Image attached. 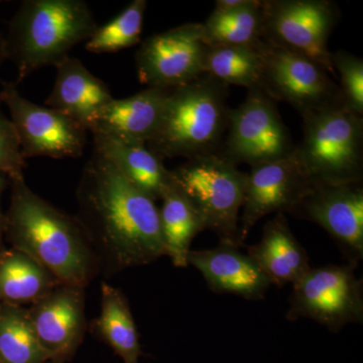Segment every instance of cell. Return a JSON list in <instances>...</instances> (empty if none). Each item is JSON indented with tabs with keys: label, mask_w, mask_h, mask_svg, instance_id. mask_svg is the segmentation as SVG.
Returning a JSON list of instances; mask_svg holds the SVG:
<instances>
[{
	"label": "cell",
	"mask_w": 363,
	"mask_h": 363,
	"mask_svg": "<svg viewBox=\"0 0 363 363\" xmlns=\"http://www.w3.org/2000/svg\"><path fill=\"white\" fill-rule=\"evenodd\" d=\"M76 197V218L104 277L166 255L156 202L95 150L83 169Z\"/></svg>",
	"instance_id": "1"
},
{
	"label": "cell",
	"mask_w": 363,
	"mask_h": 363,
	"mask_svg": "<svg viewBox=\"0 0 363 363\" xmlns=\"http://www.w3.org/2000/svg\"><path fill=\"white\" fill-rule=\"evenodd\" d=\"M171 89L145 88L133 96L113 99L88 124V133L147 145L161 123Z\"/></svg>",
	"instance_id": "16"
},
{
	"label": "cell",
	"mask_w": 363,
	"mask_h": 363,
	"mask_svg": "<svg viewBox=\"0 0 363 363\" xmlns=\"http://www.w3.org/2000/svg\"><path fill=\"white\" fill-rule=\"evenodd\" d=\"M262 40L255 45H207L204 74L227 86L259 87L264 56Z\"/></svg>",
	"instance_id": "25"
},
{
	"label": "cell",
	"mask_w": 363,
	"mask_h": 363,
	"mask_svg": "<svg viewBox=\"0 0 363 363\" xmlns=\"http://www.w3.org/2000/svg\"><path fill=\"white\" fill-rule=\"evenodd\" d=\"M262 0H216L202 23L207 45H255L262 40Z\"/></svg>",
	"instance_id": "21"
},
{
	"label": "cell",
	"mask_w": 363,
	"mask_h": 363,
	"mask_svg": "<svg viewBox=\"0 0 363 363\" xmlns=\"http://www.w3.org/2000/svg\"><path fill=\"white\" fill-rule=\"evenodd\" d=\"M162 201V207L159 208L160 220L166 255L174 266L188 267L191 243L197 234L206 230L204 222L177 182Z\"/></svg>",
	"instance_id": "24"
},
{
	"label": "cell",
	"mask_w": 363,
	"mask_h": 363,
	"mask_svg": "<svg viewBox=\"0 0 363 363\" xmlns=\"http://www.w3.org/2000/svg\"><path fill=\"white\" fill-rule=\"evenodd\" d=\"M207 45L202 23H190L157 33L135 54L138 78L147 88L175 89L204 75Z\"/></svg>",
	"instance_id": "12"
},
{
	"label": "cell",
	"mask_w": 363,
	"mask_h": 363,
	"mask_svg": "<svg viewBox=\"0 0 363 363\" xmlns=\"http://www.w3.org/2000/svg\"><path fill=\"white\" fill-rule=\"evenodd\" d=\"M0 100V171L7 176L23 175L26 160L21 155L20 142L11 118L2 111Z\"/></svg>",
	"instance_id": "29"
},
{
	"label": "cell",
	"mask_w": 363,
	"mask_h": 363,
	"mask_svg": "<svg viewBox=\"0 0 363 363\" xmlns=\"http://www.w3.org/2000/svg\"><path fill=\"white\" fill-rule=\"evenodd\" d=\"M228 96L229 86L207 74L171 89L147 147L162 160L218 154L228 126Z\"/></svg>",
	"instance_id": "4"
},
{
	"label": "cell",
	"mask_w": 363,
	"mask_h": 363,
	"mask_svg": "<svg viewBox=\"0 0 363 363\" xmlns=\"http://www.w3.org/2000/svg\"><path fill=\"white\" fill-rule=\"evenodd\" d=\"M48 363H52V362H48Z\"/></svg>",
	"instance_id": "33"
},
{
	"label": "cell",
	"mask_w": 363,
	"mask_h": 363,
	"mask_svg": "<svg viewBox=\"0 0 363 363\" xmlns=\"http://www.w3.org/2000/svg\"><path fill=\"white\" fill-rule=\"evenodd\" d=\"M331 64L340 79L341 95L346 106L363 116V61L345 51L331 52Z\"/></svg>",
	"instance_id": "28"
},
{
	"label": "cell",
	"mask_w": 363,
	"mask_h": 363,
	"mask_svg": "<svg viewBox=\"0 0 363 363\" xmlns=\"http://www.w3.org/2000/svg\"><path fill=\"white\" fill-rule=\"evenodd\" d=\"M145 0H135L117 18L104 26H98L86 42L85 49L93 54L116 52L140 43Z\"/></svg>",
	"instance_id": "27"
},
{
	"label": "cell",
	"mask_w": 363,
	"mask_h": 363,
	"mask_svg": "<svg viewBox=\"0 0 363 363\" xmlns=\"http://www.w3.org/2000/svg\"><path fill=\"white\" fill-rule=\"evenodd\" d=\"M55 68L56 81L45 104L71 117L87 130L93 117L113 101L108 86L74 57H67Z\"/></svg>",
	"instance_id": "18"
},
{
	"label": "cell",
	"mask_w": 363,
	"mask_h": 363,
	"mask_svg": "<svg viewBox=\"0 0 363 363\" xmlns=\"http://www.w3.org/2000/svg\"><path fill=\"white\" fill-rule=\"evenodd\" d=\"M61 283L30 255L21 250L4 252L0 259V303L32 305Z\"/></svg>",
	"instance_id": "22"
},
{
	"label": "cell",
	"mask_w": 363,
	"mask_h": 363,
	"mask_svg": "<svg viewBox=\"0 0 363 363\" xmlns=\"http://www.w3.org/2000/svg\"><path fill=\"white\" fill-rule=\"evenodd\" d=\"M93 330L123 363H138L142 347L128 298L106 281L101 284V312L93 322Z\"/></svg>",
	"instance_id": "23"
},
{
	"label": "cell",
	"mask_w": 363,
	"mask_h": 363,
	"mask_svg": "<svg viewBox=\"0 0 363 363\" xmlns=\"http://www.w3.org/2000/svg\"><path fill=\"white\" fill-rule=\"evenodd\" d=\"M292 215L324 228L347 257L348 264L357 267L363 257L362 182L314 186Z\"/></svg>",
	"instance_id": "14"
},
{
	"label": "cell",
	"mask_w": 363,
	"mask_h": 363,
	"mask_svg": "<svg viewBox=\"0 0 363 363\" xmlns=\"http://www.w3.org/2000/svg\"><path fill=\"white\" fill-rule=\"evenodd\" d=\"M4 252H6V248H4V243H2V238L0 236V259H1Z\"/></svg>",
	"instance_id": "32"
},
{
	"label": "cell",
	"mask_w": 363,
	"mask_h": 363,
	"mask_svg": "<svg viewBox=\"0 0 363 363\" xmlns=\"http://www.w3.org/2000/svg\"><path fill=\"white\" fill-rule=\"evenodd\" d=\"M262 49L264 66L259 87L274 101L290 104L301 116L344 102L339 86L312 60L264 40Z\"/></svg>",
	"instance_id": "11"
},
{
	"label": "cell",
	"mask_w": 363,
	"mask_h": 363,
	"mask_svg": "<svg viewBox=\"0 0 363 363\" xmlns=\"http://www.w3.org/2000/svg\"><path fill=\"white\" fill-rule=\"evenodd\" d=\"M205 229L216 234L220 245L242 247L240 211L245 201L248 173L218 154L187 160L172 171Z\"/></svg>",
	"instance_id": "6"
},
{
	"label": "cell",
	"mask_w": 363,
	"mask_h": 363,
	"mask_svg": "<svg viewBox=\"0 0 363 363\" xmlns=\"http://www.w3.org/2000/svg\"><path fill=\"white\" fill-rule=\"evenodd\" d=\"M302 118L304 136L296 154L313 184L362 182V116L340 102Z\"/></svg>",
	"instance_id": "5"
},
{
	"label": "cell",
	"mask_w": 363,
	"mask_h": 363,
	"mask_svg": "<svg viewBox=\"0 0 363 363\" xmlns=\"http://www.w3.org/2000/svg\"><path fill=\"white\" fill-rule=\"evenodd\" d=\"M98 26L83 0H25L9 23L7 59L23 82L35 71L56 67L75 45L87 42Z\"/></svg>",
	"instance_id": "3"
},
{
	"label": "cell",
	"mask_w": 363,
	"mask_h": 363,
	"mask_svg": "<svg viewBox=\"0 0 363 363\" xmlns=\"http://www.w3.org/2000/svg\"><path fill=\"white\" fill-rule=\"evenodd\" d=\"M0 100L11 113L23 159H78L82 156L88 130L77 121L26 99L14 83H2Z\"/></svg>",
	"instance_id": "10"
},
{
	"label": "cell",
	"mask_w": 363,
	"mask_h": 363,
	"mask_svg": "<svg viewBox=\"0 0 363 363\" xmlns=\"http://www.w3.org/2000/svg\"><path fill=\"white\" fill-rule=\"evenodd\" d=\"M7 59L6 43H4V38L0 35V66L2 65L4 61Z\"/></svg>",
	"instance_id": "31"
},
{
	"label": "cell",
	"mask_w": 363,
	"mask_h": 363,
	"mask_svg": "<svg viewBox=\"0 0 363 363\" xmlns=\"http://www.w3.org/2000/svg\"><path fill=\"white\" fill-rule=\"evenodd\" d=\"M7 181H9V176L0 171V197L6 187ZM4 224H6V214L2 213L1 206H0V236L1 238L4 233Z\"/></svg>",
	"instance_id": "30"
},
{
	"label": "cell",
	"mask_w": 363,
	"mask_h": 363,
	"mask_svg": "<svg viewBox=\"0 0 363 363\" xmlns=\"http://www.w3.org/2000/svg\"><path fill=\"white\" fill-rule=\"evenodd\" d=\"M188 266L204 277L212 292L230 294L245 300H262L271 286L259 267L238 248L219 245L213 250H190Z\"/></svg>",
	"instance_id": "17"
},
{
	"label": "cell",
	"mask_w": 363,
	"mask_h": 363,
	"mask_svg": "<svg viewBox=\"0 0 363 363\" xmlns=\"http://www.w3.org/2000/svg\"><path fill=\"white\" fill-rule=\"evenodd\" d=\"M226 133L218 155L236 167L279 161L297 147L274 100L260 87L248 90L245 101L229 109Z\"/></svg>",
	"instance_id": "8"
},
{
	"label": "cell",
	"mask_w": 363,
	"mask_h": 363,
	"mask_svg": "<svg viewBox=\"0 0 363 363\" xmlns=\"http://www.w3.org/2000/svg\"><path fill=\"white\" fill-rule=\"evenodd\" d=\"M314 186L296 150L286 159L250 168L240 219L242 242L262 217L292 214Z\"/></svg>",
	"instance_id": "13"
},
{
	"label": "cell",
	"mask_w": 363,
	"mask_h": 363,
	"mask_svg": "<svg viewBox=\"0 0 363 363\" xmlns=\"http://www.w3.org/2000/svg\"><path fill=\"white\" fill-rule=\"evenodd\" d=\"M9 180L11 198L4 234L13 248L30 255L63 285L86 289L100 274V267L75 215L40 197L23 175Z\"/></svg>",
	"instance_id": "2"
},
{
	"label": "cell",
	"mask_w": 363,
	"mask_h": 363,
	"mask_svg": "<svg viewBox=\"0 0 363 363\" xmlns=\"http://www.w3.org/2000/svg\"><path fill=\"white\" fill-rule=\"evenodd\" d=\"M262 40L307 57L335 75L328 43L340 20L331 0H262Z\"/></svg>",
	"instance_id": "7"
},
{
	"label": "cell",
	"mask_w": 363,
	"mask_h": 363,
	"mask_svg": "<svg viewBox=\"0 0 363 363\" xmlns=\"http://www.w3.org/2000/svg\"><path fill=\"white\" fill-rule=\"evenodd\" d=\"M247 255L271 285L278 288L294 285L312 269L308 253L294 235L285 214L278 213L267 222L262 240L248 248Z\"/></svg>",
	"instance_id": "19"
},
{
	"label": "cell",
	"mask_w": 363,
	"mask_h": 363,
	"mask_svg": "<svg viewBox=\"0 0 363 363\" xmlns=\"http://www.w3.org/2000/svg\"><path fill=\"white\" fill-rule=\"evenodd\" d=\"M28 310L0 303V363H48Z\"/></svg>",
	"instance_id": "26"
},
{
	"label": "cell",
	"mask_w": 363,
	"mask_h": 363,
	"mask_svg": "<svg viewBox=\"0 0 363 363\" xmlns=\"http://www.w3.org/2000/svg\"><path fill=\"white\" fill-rule=\"evenodd\" d=\"M92 135L95 152L108 159L131 184L155 202L162 200L175 185L172 171L147 145L100 133Z\"/></svg>",
	"instance_id": "20"
},
{
	"label": "cell",
	"mask_w": 363,
	"mask_h": 363,
	"mask_svg": "<svg viewBox=\"0 0 363 363\" xmlns=\"http://www.w3.org/2000/svg\"><path fill=\"white\" fill-rule=\"evenodd\" d=\"M28 310L49 362L71 360L84 340L87 326L85 289L61 284Z\"/></svg>",
	"instance_id": "15"
},
{
	"label": "cell",
	"mask_w": 363,
	"mask_h": 363,
	"mask_svg": "<svg viewBox=\"0 0 363 363\" xmlns=\"http://www.w3.org/2000/svg\"><path fill=\"white\" fill-rule=\"evenodd\" d=\"M355 267L331 264L310 269L293 285L286 319L305 318L332 332L362 323V281L355 276Z\"/></svg>",
	"instance_id": "9"
}]
</instances>
